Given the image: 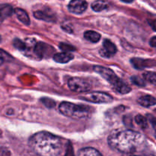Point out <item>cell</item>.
I'll return each mask as SVG.
<instances>
[{
    "label": "cell",
    "mask_w": 156,
    "mask_h": 156,
    "mask_svg": "<svg viewBox=\"0 0 156 156\" xmlns=\"http://www.w3.org/2000/svg\"><path fill=\"white\" fill-rule=\"evenodd\" d=\"M110 147L121 153L136 152L145 142V137L136 131L130 129L115 130L108 139Z\"/></svg>",
    "instance_id": "1"
},
{
    "label": "cell",
    "mask_w": 156,
    "mask_h": 156,
    "mask_svg": "<svg viewBox=\"0 0 156 156\" xmlns=\"http://www.w3.org/2000/svg\"><path fill=\"white\" fill-rule=\"evenodd\" d=\"M28 143L30 149L39 156H58L62 150V140L47 131L34 134Z\"/></svg>",
    "instance_id": "2"
},
{
    "label": "cell",
    "mask_w": 156,
    "mask_h": 156,
    "mask_svg": "<svg viewBox=\"0 0 156 156\" xmlns=\"http://www.w3.org/2000/svg\"><path fill=\"white\" fill-rule=\"evenodd\" d=\"M94 71L100 75L105 80L108 81L117 92L121 94H128L131 91L130 87L126 85L121 79H119L114 72L112 71L111 69L100 66H94Z\"/></svg>",
    "instance_id": "3"
},
{
    "label": "cell",
    "mask_w": 156,
    "mask_h": 156,
    "mask_svg": "<svg viewBox=\"0 0 156 156\" xmlns=\"http://www.w3.org/2000/svg\"><path fill=\"white\" fill-rule=\"evenodd\" d=\"M91 108L85 105H76L71 102H62L59 106L61 114L73 119H85L91 114Z\"/></svg>",
    "instance_id": "4"
},
{
    "label": "cell",
    "mask_w": 156,
    "mask_h": 156,
    "mask_svg": "<svg viewBox=\"0 0 156 156\" xmlns=\"http://www.w3.org/2000/svg\"><path fill=\"white\" fill-rule=\"evenodd\" d=\"M81 99L88 102H93L97 104H108L111 103L114 101L112 96L105 92L94 91V92L86 93L81 96Z\"/></svg>",
    "instance_id": "5"
},
{
    "label": "cell",
    "mask_w": 156,
    "mask_h": 156,
    "mask_svg": "<svg viewBox=\"0 0 156 156\" xmlns=\"http://www.w3.org/2000/svg\"><path fill=\"white\" fill-rule=\"evenodd\" d=\"M68 86L71 91L78 93L86 92L91 88V85L89 82L77 77H73L69 79Z\"/></svg>",
    "instance_id": "6"
},
{
    "label": "cell",
    "mask_w": 156,
    "mask_h": 156,
    "mask_svg": "<svg viewBox=\"0 0 156 156\" xmlns=\"http://www.w3.org/2000/svg\"><path fill=\"white\" fill-rule=\"evenodd\" d=\"M117 51V49L115 44L110 40L105 39L103 41V47L99 50V53L102 57L110 58L114 56Z\"/></svg>",
    "instance_id": "7"
},
{
    "label": "cell",
    "mask_w": 156,
    "mask_h": 156,
    "mask_svg": "<svg viewBox=\"0 0 156 156\" xmlns=\"http://www.w3.org/2000/svg\"><path fill=\"white\" fill-rule=\"evenodd\" d=\"M88 8V3L85 1L81 0H73L68 5V9L70 12L76 15H81Z\"/></svg>",
    "instance_id": "8"
},
{
    "label": "cell",
    "mask_w": 156,
    "mask_h": 156,
    "mask_svg": "<svg viewBox=\"0 0 156 156\" xmlns=\"http://www.w3.org/2000/svg\"><path fill=\"white\" fill-rule=\"evenodd\" d=\"M130 61L131 64L136 69H143L145 68H149L152 66L151 62H154L153 60H146V59H140V58H133V59H131Z\"/></svg>",
    "instance_id": "9"
},
{
    "label": "cell",
    "mask_w": 156,
    "mask_h": 156,
    "mask_svg": "<svg viewBox=\"0 0 156 156\" xmlns=\"http://www.w3.org/2000/svg\"><path fill=\"white\" fill-rule=\"evenodd\" d=\"M53 58L56 62H59V63H66V62H69L70 60H72L74 58V56L70 53L62 52V53H56Z\"/></svg>",
    "instance_id": "10"
},
{
    "label": "cell",
    "mask_w": 156,
    "mask_h": 156,
    "mask_svg": "<svg viewBox=\"0 0 156 156\" xmlns=\"http://www.w3.org/2000/svg\"><path fill=\"white\" fill-rule=\"evenodd\" d=\"M137 102L141 106L145 107V108H149V107L154 106L156 104L155 98L153 96L151 95H144L138 98Z\"/></svg>",
    "instance_id": "11"
},
{
    "label": "cell",
    "mask_w": 156,
    "mask_h": 156,
    "mask_svg": "<svg viewBox=\"0 0 156 156\" xmlns=\"http://www.w3.org/2000/svg\"><path fill=\"white\" fill-rule=\"evenodd\" d=\"M15 13L16 15L17 18H18V20L21 22H22L25 25H29L30 24V18H29L28 15H27L25 11L20 9V8H16L15 9Z\"/></svg>",
    "instance_id": "12"
},
{
    "label": "cell",
    "mask_w": 156,
    "mask_h": 156,
    "mask_svg": "<svg viewBox=\"0 0 156 156\" xmlns=\"http://www.w3.org/2000/svg\"><path fill=\"white\" fill-rule=\"evenodd\" d=\"M34 16L37 19L43 20V21H47V22H53V21H56V18L53 15L47 13L45 12H42V11H37V12H35L34 13Z\"/></svg>",
    "instance_id": "13"
},
{
    "label": "cell",
    "mask_w": 156,
    "mask_h": 156,
    "mask_svg": "<svg viewBox=\"0 0 156 156\" xmlns=\"http://www.w3.org/2000/svg\"><path fill=\"white\" fill-rule=\"evenodd\" d=\"M78 156H103L97 149L91 147L83 148L78 152Z\"/></svg>",
    "instance_id": "14"
},
{
    "label": "cell",
    "mask_w": 156,
    "mask_h": 156,
    "mask_svg": "<svg viewBox=\"0 0 156 156\" xmlns=\"http://www.w3.org/2000/svg\"><path fill=\"white\" fill-rule=\"evenodd\" d=\"M84 37L87 41H90V42L97 43L100 41L101 36L98 32L93 31V30H88V31H85V34H84Z\"/></svg>",
    "instance_id": "15"
},
{
    "label": "cell",
    "mask_w": 156,
    "mask_h": 156,
    "mask_svg": "<svg viewBox=\"0 0 156 156\" xmlns=\"http://www.w3.org/2000/svg\"><path fill=\"white\" fill-rule=\"evenodd\" d=\"M109 5L107 2L105 1H95L91 4V9L96 12H101L108 9Z\"/></svg>",
    "instance_id": "16"
},
{
    "label": "cell",
    "mask_w": 156,
    "mask_h": 156,
    "mask_svg": "<svg viewBox=\"0 0 156 156\" xmlns=\"http://www.w3.org/2000/svg\"><path fill=\"white\" fill-rule=\"evenodd\" d=\"M13 13V9L9 5H2L0 6V15L3 20L7 17L11 16Z\"/></svg>",
    "instance_id": "17"
},
{
    "label": "cell",
    "mask_w": 156,
    "mask_h": 156,
    "mask_svg": "<svg viewBox=\"0 0 156 156\" xmlns=\"http://www.w3.org/2000/svg\"><path fill=\"white\" fill-rule=\"evenodd\" d=\"M136 122L137 124L142 128V129H146L148 126V121L146 120V117H143L141 114H138L136 115L135 118Z\"/></svg>",
    "instance_id": "18"
},
{
    "label": "cell",
    "mask_w": 156,
    "mask_h": 156,
    "mask_svg": "<svg viewBox=\"0 0 156 156\" xmlns=\"http://www.w3.org/2000/svg\"><path fill=\"white\" fill-rule=\"evenodd\" d=\"M143 80H146L147 82H150L153 85H155V81H156V75L155 73H143Z\"/></svg>",
    "instance_id": "19"
},
{
    "label": "cell",
    "mask_w": 156,
    "mask_h": 156,
    "mask_svg": "<svg viewBox=\"0 0 156 156\" xmlns=\"http://www.w3.org/2000/svg\"><path fill=\"white\" fill-rule=\"evenodd\" d=\"M11 59L10 55L3 50L0 49V66L5 63L7 61H9Z\"/></svg>",
    "instance_id": "20"
},
{
    "label": "cell",
    "mask_w": 156,
    "mask_h": 156,
    "mask_svg": "<svg viewBox=\"0 0 156 156\" xmlns=\"http://www.w3.org/2000/svg\"><path fill=\"white\" fill-rule=\"evenodd\" d=\"M13 45L15 48L18 49V50H21V51H22V52H23V50H24V47H25L24 41H22L21 40L18 39V38H16V39L14 40Z\"/></svg>",
    "instance_id": "21"
},
{
    "label": "cell",
    "mask_w": 156,
    "mask_h": 156,
    "mask_svg": "<svg viewBox=\"0 0 156 156\" xmlns=\"http://www.w3.org/2000/svg\"><path fill=\"white\" fill-rule=\"evenodd\" d=\"M59 48L61 49L62 50H63L65 53H69L70 51H75L76 50V48L73 46L69 45V44H65V43H61L59 44Z\"/></svg>",
    "instance_id": "22"
},
{
    "label": "cell",
    "mask_w": 156,
    "mask_h": 156,
    "mask_svg": "<svg viewBox=\"0 0 156 156\" xmlns=\"http://www.w3.org/2000/svg\"><path fill=\"white\" fill-rule=\"evenodd\" d=\"M131 81L133 82V83L135 84L137 86H145V85H146L144 80L141 79V78L138 77V76H133V77H131Z\"/></svg>",
    "instance_id": "23"
},
{
    "label": "cell",
    "mask_w": 156,
    "mask_h": 156,
    "mask_svg": "<svg viewBox=\"0 0 156 156\" xmlns=\"http://www.w3.org/2000/svg\"><path fill=\"white\" fill-rule=\"evenodd\" d=\"M64 156H75L73 146L70 144V143H68V145L66 146V154Z\"/></svg>",
    "instance_id": "24"
},
{
    "label": "cell",
    "mask_w": 156,
    "mask_h": 156,
    "mask_svg": "<svg viewBox=\"0 0 156 156\" xmlns=\"http://www.w3.org/2000/svg\"><path fill=\"white\" fill-rule=\"evenodd\" d=\"M0 156H13L10 150L4 147H0Z\"/></svg>",
    "instance_id": "25"
},
{
    "label": "cell",
    "mask_w": 156,
    "mask_h": 156,
    "mask_svg": "<svg viewBox=\"0 0 156 156\" xmlns=\"http://www.w3.org/2000/svg\"><path fill=\"white\" fill-rule=\"evenodd\" d=\"M150 45L152 46V47H155V46H156V37H153L151 39Z\"/></svg>",
    "instance_id": "26"
},
{
    "label": "cell",
    "mask_w": 156,
    "mask_h": 156,
    "mask_svg": "<svg viewBox=\"0 0 156 156\" xmlns=\"http://www.w3.org/2000/svg\"><path fill=\"white\" fill-rule=\"evenodd\" d=\"M3 21V19L2 18V17H1V15H0V22H2V21Z\"/></svg>",
    "instance_id": "27"
},
{
    "label": "cell",
    "mask_w": 156,
    "mask_h": 156,
    "mask_svg": "<svg viewBox=\"0 0 156 156\" xmlns=\"http://www.w3.org/2000/svg\"><path fill=\"white\" fill-rule=\"evenodd\" d=\"M0 42H1V37H0Z\"/></svg>",
    "instance_id": "28"
},
{
    "label": "cell",
    "mask_w": 156,
    "mask_h": 156,
    "mask_svg": "<svg viewBox=\"0 0 156 156\" xmlns=\"http://www.w3.org/2000/svg\"><path fill=\"white\" fill-rule=\"evenodd\" d=\"M133 156H138V155H133Z\"/></svg>",
    "instance_id": "29"
}]
</instances>
